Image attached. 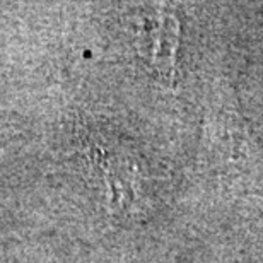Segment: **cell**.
I'll return each instance as SVG.
<instances>
[{
	"label": "cell",
	"mask_w": 263,
	"mask_h": 263,
	"mask_svg": "<svg viewBox=\"0 0 263 263\" xmlns=\"http://www.w3.org/2000/svg\"><path fill=\"white\" fill-rule=\"evenodd\" d=\"M180 28L175 17L164 19L159 29V41L154 48V60L159 65H170L171 76H175V60H176V48L178 38H180Z\"/></svg>",
	"instance_id": "1"
},
{
	"label": "cell",
	"mask_w": 263,
	"mask_h": 263,
	"mask_svg": "<svg viewBox=\"0 0 263 263\" xmlns=\"http://www.w3.org/2000/svg\"><path fill=\"white\" fill-rule=\"evenodd\" d=\"M0 263H2V261H0Z\"/></svg>",
	"instance_id": "2"
}]
</instances>
